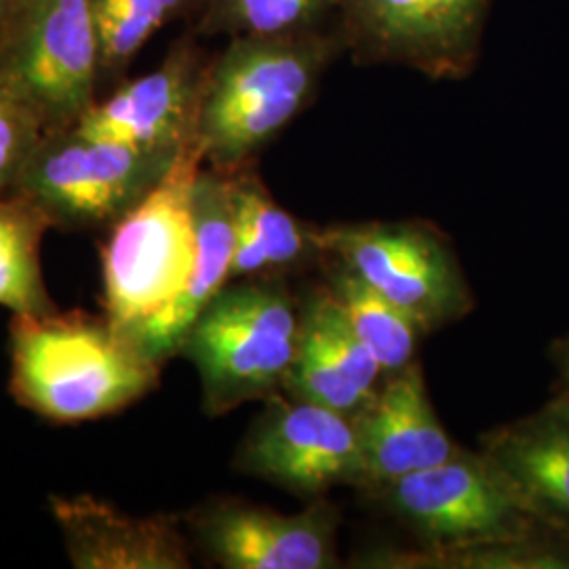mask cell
Segmentation results:
<instances>
[{"label":"cell","mask_w":569,"mask_h":569,"mask_svg":"<svg viewBox=\"0 0 569 569\" xmlns=\"http://www.w3.org/2000/svg\"><path fill=\"white\" fill-rule=\"evenodd\" d=\"M180 154L93 138L77 127L47 131L9 194L34 204L51 226L112 228L142 203Z\"/></svg>","instance_id":"5"},{"label":"cell","mask_w":569,"mask_h":569,"mask_svg":"<svg viewBox=\"0 0 569 569\" xmlns=\"http://www.w3.org/2000/svg\"><path fill=\"white\" fill-rule=\"evenodd\" d=\"M0 77L44 131L74 127L102 79L93 0H20L0 41Z\"/></svg>","instance_id":"8"},{"label":"cell","mask_w":569,"mask_h":569,"mask_svg":"<svg viewBox=\"0 0 569 569\" xmlns=\"http://www.w3.org/2000/svg\"><path fill=\"white\" fill-rule=\"evenodd\" d=\"M359 566L407 569H569V536L547 531L528 538L465 547L380 550L367 555Z\"/></svg>","instance_id":"20"},{"label":"cell","mask_w":569,"mask_h":569,"mask_svg":"<svg viewBox=\"0 0 569 569\" xmlns=\"http://www.w3.org/2000/svg\"><path fill=\"white\" fill-rule=\"evenodd\" d=\"M489 7L491 0H340V34L361 63L460 81L479 60Z\"/></svg>","instance_id":"9"},{"label":"cell","mask_w":569,"mask_h":569,"mask_svg":"<svg viewBox=\"0 0 569 569\" xmlns=\"http://www.w3.org/2000/svg\"><path fill=\"white\" fill-rule=\"evenodd\" d=\"M201 0H93L102 77H117L167 23L197 18Z\"/></svg>","instance_id":"23"},{"label":"cell","mask_w":569,"mask_h":569,"mask_svg":"<svg viewBox=\"0 0 569 569\" xmlns=\"http://www.w3.org/2000/svg\"><path fill=\"white\" fill-rule=\"evenodd\" d=\"M51 515L77 569H186L190 547L176 515L133 517L89 493L51 496Z\"/></svg>","instance_id":"15"},{"label":"cell","mask_w":569,"mask_h":569,"mask_svg":"<svg viewBox=\"0 0 569 569\" xmlns=\"http://www.w3.org/2000/svg\"><path fill=\"white\" fill-rule=\"evenodd\" d=\"M346 51L323 28L289 37H237L207 63L194 142L203 164L234 171L272 142L312 100Z\"/></svg>","instance_id":"1"},{"label":"cell","mask_w":569,"mask_h":569,"mask_svg":"<svg viewBox=\"0 0 569 569\" xmlns=\"http://www.w3.org/2000/svg\"><path fill=\"white\" fill-rule=\"evenodd\" d=\"M161 367L122 333L84 312L16 315L11 392L60 425L117 413L159 385Z\"/></svg>","instance_id":"2"},{"label":"cell","mask_w":569,"mask_h":569,"mask_svg":"<svg viewBox=\"0 0 569 569\" xmlns=\"http://www.w3.org/2000/svg\"><path fill=\"white\" fill-rule=\"evenodd\" d=\"M331 293L345 310L346 321L363 342L371 357L382 367L385 376H392L416 361L418 342L425 331L392 305L371 284L359 279L352 270L329 258L327 266Z\"/></svg>","instance_id":"19"},{"label":"cell","mask_w":569,"mask_h":569,"mask_svg":"<svg viewBox=\"0 0 569 569\" xmlns=\"http://www.w3.org/2000/svg\"><path fill=\"white\" fill-rule=\"evenodd\" d=\"M340 0H201L197 32L204 37H289L321 30Z\"/></svg>","instance_id":"22"},{"label":"cell","mask_w":569,"mask_h":569,"mask_svg":"<svg viewBox=\"0 0 569 569\" xmlns=\"http://www.w3.org/2000/svg\"><path fill=\"white\" fill-rule=\"evenodd\" d=\"M207 63L194 39H180L159 68L93 103L74 127L93 138L180 154L194 142Z\"/></svg>","instance_id":"12"},{"label":"cell","mask_w":569,"mask_h":569,"mask_svg":"<svg viewBox=\"0 0 569 569\" xmlns=\"http://www.w3.org/2000/svg\"><path fill=\"white\" fill-rule=\"evenodd\" d=\"M552 359H555V366L559 369V376H561V380L566 385V392L569 395V336H566L563 340H559L555 345Z\"/></svg>","instance_id":"25"},{"label":"cell","mask_w":569,"mask_h":569,"mask_svg":"<svg viewBox=\"0 0 569 569\" xmlns=\"http://www.w3.org/2000/svg\"><path fill=\"white\" fill-rule=\"evenodd\" d=\"M481 451L547 528L569 536V395L481 437Z\"/></svg>","instance_id":"17"},{"label":"cell","mask_w":569,"mask_h":569,"mask_svg":"<svg viewBox=\"0 0 569 569\" xmlns=\"http://www.w3.org/2000/svg\"><path fill=\"white\" fill-rule=\"evenodd\" d=\"M18 4H20V0H0V41L4 37V30H7L9 21L13 18Z\"/></svg>","instance_id":"26"},{"label":"cell","mask_w":569,"mask_h":569,"mask_svg":"<svg viewBox=\"0 0 569 569\" xmlns=\"http://www.w3.org/2000/svg\"><path fill=\"white\" fill-rule=\"evenodd\" d=\"M44 133L37 112L0 77V197L11 192Z\"/></svg>","instance_id":"24"},{"label":"cell","mask_w":569,"mask_h":569,"mask_svg":"<svg viewBox=\"0 0 569 569\" xmlns=\"http://www.w3.org/2000/svg\"><path fill=\"white\" fill-rule=\"evenodd\" d=\"M298 329L300 305L283 281L258 277L226 283L178 352L199 373L204 413L224 416L283 392Z\"/></svg>","instance_id":"3"},{"label":"cell","mask_w":569,"mask_h":569,"mask_svg":"<svg viewBox=\"0 0 569 569\" xmlns=\"http://www.w3.org/2000/svg\"><path fill=\"white\" fill-rule=\"evenodd\" d=\"M387 380L329 287L300 305L298 348L283 392L357 420Z\"/></svg>","instance_id":"13"},{"label":"cell","mask_w":569,"mask_h":569,"mask_svg":"<svg viewBox=\"0 0 569 569\" xmlns=\"http://www.w3.org/2000/svg\"><path fill=\"white\" fill-rule=\"evenodd\" d=\"M366 491L376 493L425 547H465L552 531L483 451L460 448L437 467Z\"/></svg>","instance_id":"6"},{"label":"cell","mask_w":569,"mask_h":569,"mask_svg":"<svg viewBox=\"0 0 569 569\" xmlns=\"http://www.w3.org/2000/svg\"><path fill=\"white\" fill-rule=\"evenodd\" d=\"M234 468L308 502L338 486L361 488L357 422L329 407L277 392L247 430Z\"/></svg>","instance_id":"10"},{"label":"cell","mask_w":569,"mask_h":569,"mask_svg":"<svg viewBox=\"0 0 569 569\" xmlns=\"http://www.w3.org/2000/svg\"><path fill=\"white\" fill-rule=\"evenodd\" d=\"M47 218L18 194L0 197V306L13 315L56 310L41 272L42 232Z\"/></svg>","instance_id":"21"},{"label":"cell","mask_w":569,"mask_h":569,"mask_svg":"<svg viewBox=\"0 0 569 569\" xmlns=\"http://www.w3.org/2000/svg\"><path fill=\"white\" fill-rule=\"evenodd\" d=\"M203 157L188 143L154 190L110 228L103 244L106 319L131 345L182 296L197 264L192 192Z\"/></svg>","instance_id":"4"},{"label":"cell","mask_w":569,"mask_h":569,"mask_svg":"<svg viewBox=\"0 0 569 569\" xmlns=\"http://www.w3.org/2000/svg\"><path fill=\"white\" fill-rule=\"evenodd\" d=\"M228 173L234 204L230 281L274 277L323 258L315 226H306L277 203L251 163Z\"/></svg>","instance_id":"18"},{"label":"cell","mask_w":569,"mask_h":569,"mask_svg":"<svg viewBox=\"0 0 569 569\" xmlns=\"http://www.w3.org/2000/svg\"><path fill=\"white\" fill-rule=\"evenodd\" d=\"M197 264L182 296L133 338L148 359L163 366L178 357L188 329L226 283L234 256V204L228 171L201 167L194 192Z\"/></svg>","instance_id":"16"},{"label":"cell","mask_w":569,"mask_h":569,"mask_svg":"<svg viewBox=\"0 0 569 569\" xmlns=\"http://www.w3.org/2000/svg\"><path fill=\"white\" fill-rule=\"evenodd\" d=\"M204 555L226 569H329L338 566L340 512L326 498L302 512L213 500L183 517Z\"/></svg>","instance_id":"11"},{"label":"cell","mask_w":569,"mask_h":569,"mask_svg":"<svg viewBox=\"0 0 569 569\" xmlns=\"http://www.w3.org/2000/svg\"><path fill=\"white\" fill-rule=\"evenodd\" d=\"M355 422L363 460L361 489L437 467L460 449L435 413L418 361L387 376Z\"/></svg>","instance_id":"14"},{"label":"cell","mask_w":569,"mask_h":569,"mask_svg":"<svg viewBox=\"0 0 569 569\" xmlns=\"http://www.w3.org/2000/svg\"><path fill=\"white\" fill-rule=\"evenodd\" d=\"M323 253L352 270L430 333L472 310L465 272L443 234L422 222L315 226Z\"/></svg>","instance_id":"7"}]
</instances>
